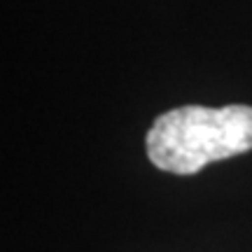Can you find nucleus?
Segmentation results:
<instances>
[{"label":"nucleus","instance_id":"obj_1","mask_svg":"<svg viewBox=\"0 0 252 252\" xmlns=\"http://www.w3.org/2000/svg\"><path fill=\"white\" fill-rule=\"evenodd\" d=\"M150 161L166 173L194 175L208 163L252 150L250 105H182L154 119L145 138Z\"/></svg>","mask_w":252,"mask_h":252}]
</instances>
